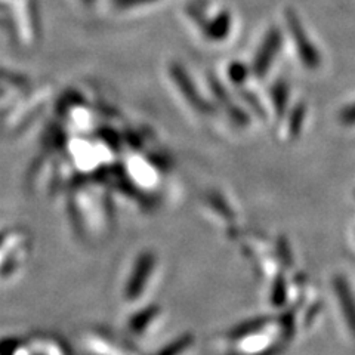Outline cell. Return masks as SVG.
Returning a JSON list of instances; mask_svg holds the SVG:
<instances>
[{
    "instance_id": "obj_1",
    "label": "cell",
    "mask_w": 355,
    "mask_h": 355,
    "mask_svg": "<svg viewBox=\"0 0 355 355\" xmlns=\"http://www.w3.org/2000/svg\"><path fill=\"white\" fill-rule=\"evenodd\" d=\"M279 46H280V35L277 31L270 33L263 42L262 49L258 53L257 61H254V73L258 76H263L266 73L272 58L275 57L277 51H279Z\"/></svg>"
},
{
    "instance_id": "obj_2",
    "label": "cell",
    "mask_w": 355,
    "mask_h": 355,
    "mask_svg": "<svg viewBox=\"0 0 355 355\" xmlns=\"http://www.w3.org/2000/svg\"><path fill=\"white\" fill-rule=\"evenodd\" d=\"M291 31L293 35L295 42L297 43V48H299V53H301V58L302 61L309 65V67H315L318 64V57H317V52L314 49L313 44H311L309 40H306L305 35H304V30L301 27V22H299L296 18H291Z\"/></svg>"
},
{
    "instance_id": "obj_3",
    "label": "cell",
    "mask_w": 355,
    "mask_h": 355,
    "mask_svg": "<svg viewBox=\"0 0 355 355\" xmlns=\"http://www.w3.org/2000/svg\"><path fill=\"white\" fill-rule=\"evenodd\" d=\"M336 293L339 297V302L342 306L343 314L347 317L348 321V326L351 327L352 333L355 335V299L349 291L348 283L345 280H336Z\"/></svg>"
},
{
    "instance_id": "obj_4",
    "label": "cell",
    "mask_w": 355,
    "mask_h": 355,
    "mask_svg": "<svg viewBox=\"0 0 355 355\" xmlns=\"http://www.w3.org/2000/svg\"><path fill=\"white\" fill-rule=\"evenodd\" d=\"M12 236L14 234H10V232L0 231V249L8 246V244L14 243V241H10V237H12ZM14 270H15V266H10L5 262H0V282L6 280L10 274H14Z\"/></svg>"
}]
</instances>
